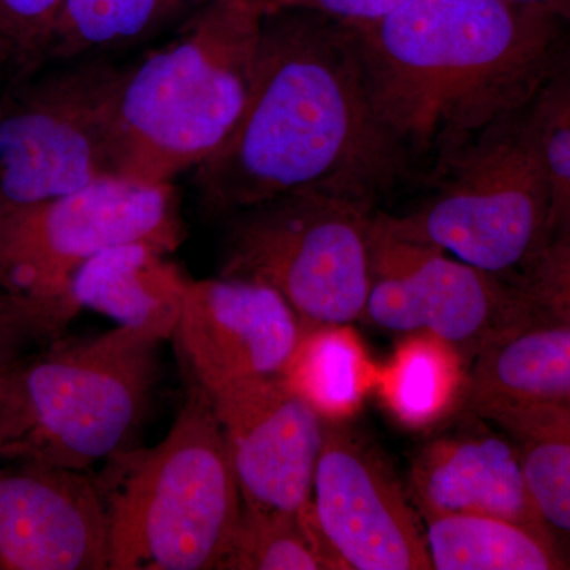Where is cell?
I'll use <instances>...</instances> for the list:
<instances>
[{
    "label": "cell",
    "instance_id": "cell-20",
    "mask_svg": "<svg viewBox=\"0 0 570 570\" xmlns=\"http://www.w3.org/2000/svg\"><path fill=\"white\" fill-rule=\"evenodd\" d=\"M371 362L352 325L303 328L281 379L306 400L325 422H346L376 387Z\"/></svg>",
    "mask_w": 570,
    "mask_h": 570
},
{
    "label": "cell",
    "instance_id": "cell-1",
    "mask_svg": "<svg viewBox=\"0 0 570 570\" xmlns=\"http://www.w3.org/2000/svg\"><path fill=\"white\" fill-rule=\"evenodd\" d=\"M407 160L379 115L354 26L266 2L245 111L195 186L212 217L298 193L373 205Z\"/></svg>",
    "mask_w": 570,
    "mask_h": 570
},
{
    "label": "cell",
    "instance_id": "cell-6",
    "mask_svg": "<svg viewBox=\"0 0 570 570\" xmlns=\"http://www.w3.org/2000/svg\"><path fill=\"white\" fill-rule=\"evenodd\" d=\"M220 276L275 288L303 328L365 321L373 275V205L298 193L230 216Z\"/></svg>",
    "mask_w": 570,
    "mask_h": 570
},
{
    "label": "cell",
    "instance_id": "cell-25",
    "mask_svg": "<svg viewBox=\"0 0 570 570\" xmlns=\"http://www.w3.org/2000/svg\"><path fill=\"white\" fill-rule=\"evenodd\" d=\"M67 0H0V86L48 66L52 36Z\"/></svg>",
    "mask_w": 570,
    "mask_h": 570
},
{
    "label": "cell",
    "instance_id": "cell-18",
    "mask_svg": "<svg viewBox=\"0 0 570 570\" xmlns=\"http://www.w3.org/2000/svg\"><path fill=\"white\" fill-rule=\"evenodd\" d=\"M469 415L512 439L540 517L554 539H570V406L490 404Z\"/></svg>",
    "mask_w": 570,
    "mask_h": 570
},
{
    "label": "cell",
    "instance_id": "cell-7",
    "mask_svg": "<svg viewBox=\"0 0 570 570\" xmlns=\"http://www.w3.org/2000/svg\"><path fill=\"white\" fill-rule=\"evenodd\" d=\"M159 337L116 326L52 341L22 366L29 426L2 459L86 469L126 452L157 381Z\"/></svg>",
    "mask_w": 570,
    "mask_h": 570
},
{
    "label": "cell",
    "instance_id": "cell-12",
    "mask_svg": "<svg viewBox=\"0 0 570 570\" xmlns=\"http://www.w3.org/2000/svg\"><path fill=\"white\" fill-rule=\"evenodd\" d=\"M242 494L257 515H296L313 497L324 419L281 379L235 382L212 393Z\"/></svg>",
    "mask_w": 570,
    "mask_h": 570
},
{
    "label": "cell",
    "instance_id": "cell-29",
    "mask_svg": "<svg viewBox=\"0 0 570 570\" xmlns=\"http://www.w3.org/2000/svg\"><path fill=\"white\" fill-rule=\"evenodd\" d=\"M508 2L543 11L570 26V0H508Z\"/></svg>",
    "mask_w": 570,
    "mask_h": 570
},
{
    "label": "cell",
    "instance_id": "cell-5",
    "mask_svg": "<svg viewBox=\"0 0 570 570\" xmlns=\"http://www.w3.org/2000/svg\"><path fill=\"white\" fill-rule=\"evenodd\" d=\"M438 168L434 194L401 216L377 213L379 227L491 275H519L546 245L551 205L528 105L491 124Z\"/></svg>",
    "mask_w": 570,
    "mask_h": 570
},
{
    "label": "cell",
    "instance_id": "cell-26",
    "mask_svg": "<svg viewBox=\"0 0 570 570\" xmlns=\"http://www.w3.org/2000/svg\"><path fill=\"white\" fill-rule=\"evenodd\" d=\"M512 281L540 316L570 324V228L540 247Z\"/></svg>",
    "mask_w": 570,
    "mask_h": 570
},
{
    "label": "cell",
    "instance_id": "cell-13",
    "mask_svg": "<svg viewBox=\"0 0 570 570\" xmlns=\"http://www.w3.org/2000/svg\"><path fill=\"white\" fill-rule=\"evenodd\" d=\"M0 468V570L110 569V512L85 471L29 459Z\"/></svg>",
    "mask_w": 570,
    "mask_h": 570
},
{
    "label": "cell",
    "instance_id": "cell-23",
    "mask_svg": "<svg viewBox=\"0 0 570 570\" xmlns=\"http://www.w3.org/2000/svg\"><path fill=\"white\" fill-rule=\"evenodd\" d=\"M341 569L318 528L313 505L296 515H257L243 509L220 570Z\"/></svg>",
    "mask_w": 570,
    "mask_h": 570
},
{
    "label": "cell",
    "instance_id": "cell-3",
    "mask_svg": "<svg viewBox=\"0 0 570 570\" xmlns=\"http://www.w3.org/2000/svg\"><path fill=\"white\" fill-rule=\"evenodd\" d=\"M266 0H202L174 40L129 63L119 178L171 183L234 132L253 88Z\"/></svg>",
    "mask_w": 570,
    "mask_h": 570
},
{
    "label": "cell",
    "instance_id": "cell-2",
    "mask_svg": "<svg viewBox=\"0 0 570 570\" xmlns=\"http://www.w3.org/2000/svg\"><path fill=\"white\" fill-rule=\"evenodd\" d=\"M352 26L379 115L438 165L531 102L570 29L508 0H406Z\"/></svg>",
    "mask_w": 570,
    "mask_h": 570
},
{
    "label": "cell",
    "instance_id": "cell-15",
    "mask_svg": "<svg viewBox=\"0 0 570 570\" xmlns=\"http://www.w3.org/2000/svg\"><path fill=\"white\" fill-rule=\"evenodd\" d=\"M411 487L420 519L452 513L498 517L554 539L508 434L485 428L434 439L412 463Z\"/></svg>",
    "mask_w": 570,
    "mask_h": 570
},
{
    "label": "cell",
    "instance_id": "cell-17",
    "mask_svg": "<svg viewBox=\"0 0 570 570\" xmlns=\"http://www.w3.org/2000/svg\"><path fill=\"white\" fill-rule=\"evenodd\" d=\"M490 404L570 406V324L535 314L474 356L459 412Z\"/></svg>",
    "mask_w": 570,
    "mask_h": 570
},
{
    "label": "cell",
    "instance_id": "cell-27",
    "mask_svg": "<svg viewBox=\"0 0 570 570\" xmlns=\"http://www.w3.org/2000/svg\"><path fill=\"white\" fill-rule=\"evenodd\" d=\"M24 363L0 370V459L6 456L28 431V403L22 385Z\"/></svg>",
    "mask_w": 570,
    "mask_h": 570
},
{
    "label": "cell",
    "instance_id": "cell-11",
    "mask_svg": "<svg viewBox=\"0 0 570 570\" xmlns=\"http://www.w3.org/2000/svg\"><path fill=\"white\" fill-rule=\"evenodd\" d=\"M314 517L343 570H431L425 531L381 453L344 422H325Z\"/></svg>",
    "mask_w": 570,
    "mask_h": 570
},
{
    "label": "cell",
    "instance_id": "cell-22",
    "mask_svg": "<svg viewBox=\"0 0 570 570\" xmlns=\"http://www.w3.org/2000/svg\"><path fill=\"white\" fill-rule=\"evenodd\" d=\"M189 0H67L52 36L48 66L148 39Z\"/></svg>",
    "mask_w": 570,
    "mask_h": 570
},
{
    "label": "cell",
    "instance_id": "cell-8",
    "mask_svg": "<svg viewBox=\"0 0 570 570\" xmlns=\"http://www.w3.org/2000/svg\"><path fill=\"white\" fill-rule=\"evenodd\" d=\"M127 70L92 56L0 86V212L119 178Z\"/></svg>",
    "mask_w": 570,
    "mask_h": 570
},
{
    "label": "cell",
    "instance_id": "cell-19",
    "mask_svg": "<svg viewBox=\"0 0 570 570\" xmlns=\"http://www.w3.org/2000/svg\"><path fill=\"white\" fill-rule=\"evenodd\" d=\"M433 570L569 569L557 540L513 521L452 513L422 517Z\"/></svg>",
    "mask_w": 570,
    "mask_h": 570
},
{
    "label": "cell",
    "instance_id": "cell-21",
    "mask_svg": "<svg viewBox=\"0 0 570 570\" xmlns=\"http://www.w3.org/2000/svg\"><path fill=\"white\" fill-rule=\"evenodd\" d=\"M466 370L463 356L441 337L409 333L387 365L377 367L374 389L401 425L422 430L459 412Z\"/></svg>",
    "mask_w": 570,
    "mask_h": 570
},
{
    "label": "cell",
    "instance_id": "cell-4",
    "mask_svg": "<svg viewBox=\"0 0 570 570\" xmlns=\"http://www.w3.org/2000/svg\"><path fill=\"white\" fill-rule=\"evenodd\" d=\"M190 379L164 441L110 460L111 570H220L234 539L242 494L212 395Z\"/></svg>",
    "mask_w": 570,
    "mask_h": 570
},
{
    "label": "cell",
    "instance_id": "cell-14",
    "mask_svg": "<svg viewBox=\"0 0 570 570\" xmlns=\"http://www.w3.org/2000/svg\"><path fill=\"white\" fill-rule=\"evenodd\" d=\"M299 336L295 311L275 288L224 276L190 281L175 332L190 376L209 395L281 376Z\"/></svg>",
    "mask_w": 570,
    "mask_h": 570
},
{
    "label": "cell",
    "instance_id": "cell-28",
    "mask_svg": "<svg viewBox=\"0 0 570 570\" xmlns=\"http://www.w3.org/2000/svg\"><path fill=\"white\" fill-rule=\"evenodd\" d=\"M269 6L305 7L336 20L362 24L376 21L406 0H266Z\"/></svg>",
    "mask_w": 570,
    "mask_h": 570
},
{
    "label": "cell",
    "instance_id": "cell-16",
    "mask_svg": "<svg viewBox=\"0 0 570 570\" xmlns=\"http://www.w3.org/2000/svg\"><path fill=\"white\" fill-rule=\"evenodd\" d=\"M167 250L134 242L104 250L75 273L70 303L160 341L175 336L190 281Z\"/></svg>",
    "mask_w": 570,
    "mask_h": 570
},
{
    "label": "cell",
    "instance_id": "cell-24",
    "mask_svg": "<svg viewBox=\"0 0 570 570\" xmlns=\"http://www.w3.org/2000/svg\"><path fill=\"white\" fill-rule=\"evenodd\" d=\"M543 165L551 205L547 242L570 228V37L558 51L546 80L528 104ZM546 242V243H547Z\"/></svg>",
    "mask_w": 570,
    "mask_h": 570
},
{
    "label": "cell",
    "instance_id": "cell-10",
    "mask_svg": "<svg viewBox=\"0 0 570 570\" xmlns=\"http://www.w3.org/2000/svg\"><path fill=\"white\" fill-rule=\"evenodd\" d=\"M535 314L512 279L482 272L438 247L390 236L374 219L365 314L371 324L401 335L441 337L469 365L498 336Z\"/></svg>",
    "mask_w": 570,
    "mask_h": 570
},
{
    "label": "cell",
    "instance_id": "cell-9",
    "mask_svg": "<svg viewBox=\"0 0 570 570\" xmlns=\"http://www.w3.org/2000/svg\"><path fill=\"white\" fill-rule=\"evenodd\" d=\"M184 227L171 183L107 178L75 193L0 212V288L73 321L75 273L92 257L146 242L175 253Z\"/></svg>",
    "mask_w": 570,
    "mask_h": 570
}]
</instances>
